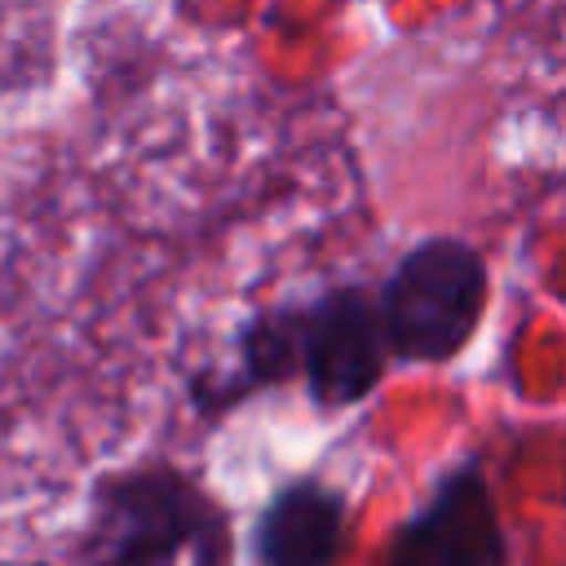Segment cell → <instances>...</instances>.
Returning <instances> with one entry per match:
<instances>
[{
	"instance_id": "52a82bcc",
	"label": "cell",
	"mask_w": 566,
	"mask_h": 566,
	"mask_svg": "<svg viewBox=\"0 0 566 566\" xmlns=\"http://www.w3.org/2000/svg\"><path fill=\"white\" fill-rule=\"evenodd\" d=\"M0 566H44V562H0Z\"/></svg>"
},
{
	"instance_id": "3957f363",
	"label": "cell",
	"mask_w": 566,
	"mask_h": 566,
	"mask_svg": "<svg viewBox=\"0 0 566 566\" xmlns=\"http://www.w3.org/2000/svg\"><path fill=\"white\" fill-rule=\"evenodd\" d=\"M292 336L296 376H305L318 407H354L385 376L389 345L380 332L376 296L358 283L327 287L305 305H292Z\"/></svg>"
},
{
	"instance_id": "8992f818",
	"label": "cell",
	"mask_w": 566,
	"mask_h": 566,
	"mask_svg": "<svg viewBox=\"0 0 566 566\" xmlns=\"http://www.w3.org/2000/svg\"><path fill=\"white\" fill-rule=\"evenodd\" d=\"M296 376V336H292V305H274L252 314L239 336H234V358L230 367H208L203 376L190 380V398L203 416H217L234 407L239 398L279 385Z\"/></svg>"
},
{
	"instance_id": "6da1fadb",
	"label": "cell",
	"mask_w": 566,
	"mask_h": 566,
	"mask_svg": "<svg viewBox=\"0 0 566 566\" xmlns=\"http://www.w3.org/2000/svg\"><path fill=\"white\" fill-rule=\"evenodd\" d=\"M84 557L88 566H230V522L195 478L146 464L97 482Z\"/></svg>"
},
{
	"instance_id": "277c9868",
	"label": "cell",
	"mask_w": 566,
	"mask_h": 566,
	"mask_svg": "<svg viewBox=\"0 0 566 566\" xmlns=\"http://www.w3.org/2000/svg\"><path fill=\"white\" fill-rule=\"evenodd\" d=\"M385 566H504V526L478 464H455L398 526Z\"/></svg>"
},
{
	"instance_id": "7a4b0ae2",
	"label": "cell",
	"mask_w": 566,
	"mask_h": 566,
	"mask_svg": "<svg viewBox=\"0 0 566 566\" xmlns=\"http://www.w3.org/2000/svg\"><path fill=\"white\" fill-rule=\"evenodd\" d=\"M371 296L394 358L447 363L469 345L486 310V261L473 243L433 234L407 248Z\"/></svg>"
},
{
	"instance_id": "5b68a950",
	"label": "cell",
	"mask_w": 566,
	"mask_h": 566,
	"mask_svg": "<svg viewBox=\"0 0 566 566\" xmlns=\"http://www.w3.org/2000/svg\"><path fill=\"white\" fill-rule=\"evenodd\" d=\"M345 539V495L318 478L287 482L256 522L265 566H336Z\"/></svg>"
}]
</instances>
